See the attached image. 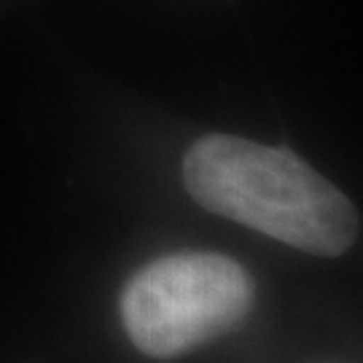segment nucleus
Returning a JSON list of instances; mask_svg holds the SVG:
<instances>
[{"label": "nucleus", "mask_w": 363, "mask_h": 363, "mask_svg": "<svg viewBox=\"0 0 363 363\" xmlns=\"http://www.w3.org/2000/svg\"><path fill=\"white\" fill-rule=\"evenodd\" d=\"M183 183L210 213L312 256H339L358 237L350 199L286 148L208 135L183 159Z\"/></svg>", "instance_id": "1"}, {"label": "nucleus", "mask_w": 363, "mask_h": 363, "mask_svg": "<svg viewBox=\"0 0 363 363\" xmlns=\"http://www.w3.org/2000/svg\"><path fill=\"white\" fill-rule=\"evenodd\" d=\"M253 280L218 253H175L148 264L121 296L132 345L175 358L232 331L250 310Z\"/></svg>", "instance_id": "2"}]
</instances>
